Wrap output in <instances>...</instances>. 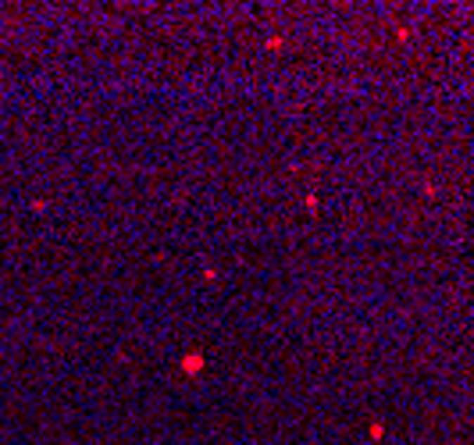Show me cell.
<instances>
[{"mask_svg":"<svg viewBox=\"0 0 474 445\" xmlns=\"http://www.w3.org/2000/svg\"><path fill=\"white\" fill-rule=\"evenodd\" d=\"M200 363H203L200 356H186V363H182V367H186V370H200Z\"/></svg>","mask_w":474,"mask_h":445,"instance_id":"1","label":"cell"}]
</instances>
